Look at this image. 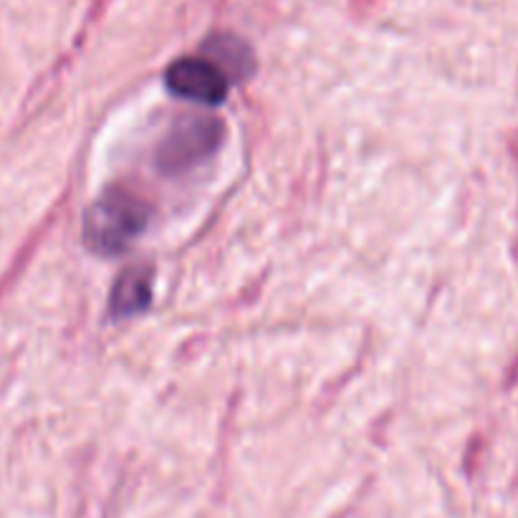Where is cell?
I'll use <instances>...</instances> for the list:
<instances>
[{
    "instance_id": "3957f363",
    "label": "cell",
    "mask_w": 518,
    "mask_h": 518,
    "mask_svg": "<svg viewBox=\"0 0 518 518\" xmlns=\"http://www.w3.org/2000/svg\"><path fill=\"white\" fill-rule=\"evenodd\" d=\"M167 89L190 102L215 107L228 94V76L208 56H187L167 69Z\"/></svg>"
},
{
    "instance_id": "7a4b0ae2",
    "label": "cell",
    "mask_w": 518,
    "mask_h": 518,
    "mask_svg": "<svg viewBox=\"0 0 518 518\" xmlns=\"http://www.w3.org/2000/svg\"><path fill=\"white\" fill-rule=\"evenodd\" d=\"M220 142V124L210 117H185L172 124L157 150V165L165 172L195 167L215 152Z\"/></svg>"
},
{
    "instance_id": "8992f818",
    "label": "cell",
    "mask_w": 518,
    "mask_h": 518,
    "mask_svg": "<svg viewBox=\"0 0 518 518\" xmlns=\"http://www.w3.org/2000/svg\"><path fill=\"white\" fill-rule=\"evenodd\" d=\"M362 3H369V0H362Z\"/></svg>"
},
{
    "instance_id": "6da1fadb",
    "label": "cell",
    "mask_w": 518,
    "mask_h": 518,
    "mask_svg": "<svg viewBox=\"0 0 518 518\" xmlns=\"http://www.w3.org/2000/svg\"><path fill=\"white\" fill-rule=\"evenodd\" d=\"M150 208L137 195L114 190L99 198L84 215V241L99 256H117L145 230Z\"/></svg>"
},
{
    "instance_id": "277c9868",
    "label": "cell",
    "mask_w": 518,
    "mask_h": 518,
    "mask_svg": "<svg viewBox=\"0 0 518 518\" xmlns=\"http://www.w3.org/2000/svg\"><path fill=\"white\" fill-rule=\"evenodd\" d=\"M152 299V276L145 268H127L112 289V314L132 316L145 311Z\"/></svg>"
},
{
    "instance_id": "5b68a950",
    "label": "cell",
    "mask_w": 518,
    "mask_h": 518,
    "mask_svg": "<svg viewBox=\"0 0 518 518\" xmlns=\"http://www.w3.org/2000/svg\"><path fill=\"white\" fill-rule=\"evenodd\" d=\"M205 54H208V59L213 61L225 76L230 74L246 76L248 71L253 69L251 49H248L241 38H233V36L210 38V41L205 43Z\"/></svg>"
}]
</instances>
